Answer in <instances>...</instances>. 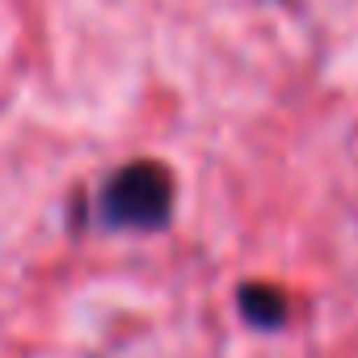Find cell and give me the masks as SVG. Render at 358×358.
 Here are the masks:
<instances>
[{
    "instance_id": "cell-1",
    "label": "cell",
    "mask_w": 358,
    "mask_h": 358,
    "mask_svg": "<svg viewBox=\"0 0 358 358\" xmlns=\"http://www.w3.org/2000/svg\"><path fill=\"white\" fill-rule=\"evenodd\" d=\"M169 207H173V177L152 160L118 169L101 194V215L114 228H139V232L160 228L169 220Z\"/></svg>"
},
{
    "instance_id": "cell-2",
    "label": "cell",
    "mask_w": 358,
    "mask_h": 358,
    "mask_svg": "<svg viewBox=\"0 0 358 358\" xmlns=\"http://www.w3.org/2000/svg\"><path fill=\"white\" fill-rule=\"evenodd\" d=\"M241 312L257 324V329H274L287 316V299L274 287H245L241 291Z\"/></svg>"
}]
</instances>
